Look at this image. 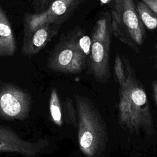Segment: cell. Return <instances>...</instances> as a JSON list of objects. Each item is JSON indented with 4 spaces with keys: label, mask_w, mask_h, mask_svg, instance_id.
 I'll use <instances>...</instances> for the list:
<instances>
[{
    "label": "cell",
    "mask_w": 157,
    "mask_h": 157,
    "mask_svg": "<svg viewBox=\"0 0 157 157\" xmlns=\"http://www.w3.org/2000/svg\"><path fill=\"white\" fill-rule=\"evenodd\" d=\"M110 15L113 35L134 52L140 53L146 34L134 1L114 0Z\"/></svg>",
    "instance_id": "7a4b0ae2"
},
{
    "label": "cell",
    "mask_w": 157,
    "mask_h": 157,
    "mask_svg": "<svg viewBox=\"0 0 157 157\" xmlns=\"http://www.w3.org/2000/svg\"><path fill=\"white\" fill-rule=\"evenodd\" d=\"M100 2L103 4H107L109 2H110L112 0H99Z\"/></svg>",
    "instance_id": "ac0fdd59"
},
{
    "label": "cell",
    "mask_w": 157,
    "mask_h": 157,
    "mask_svg": "<svg viewBox=\"0 0 157 157\" xmlns=\"http://www.w3.org/2000/svg\"><path fill=\"white\" fill-rule=\"evenodd\" d=\"M114 72L119 87L120 124L129 132L142 131L150 136L154 126L148 97L134 67L124 55L116 54Z\"/></svg>",
    "instance_id": "6da1fadb"
},
{
    "label": "cell",
    "mask_w": 157,
    "mask_h": 157,
    "mask_svg": "<svg viewBox=\"0 0 157 157\" xmlns=\"http://www.w3.org/2000/svg\"><path fill=\"white\" fill-rule=\"evenodd\" d=\"M55 0H33L34 10L37 13H40L45 11Z\"/></svg>",
    "instance_id": "4fadbf2b"
},
{
    "label": "cell",
    "mask_w": 157,
    "mask_h": 157,
    "mask_svg": "<svg viewBox=\"0 0 157 157\" xmlns=\"http://www.w3.org/2000/svg\"><path fill=\"white\" fill-rule=\"evenodd\" d=\"M86 55L78 41L72 39L63 43L54 52L49 61L52 69L64 73H78L85 66Z\"/></svg>",
    "instance_id": "5b68a950"
},
{
    "label": "cell",
    "mask_w": 157,
    "mask_h": 157,
    "mask_svg": "<svg viewBox=\"0 0 157 157\" xmlns=\"http://www.w3.org/2000/svg\"><path fill=\"white\" fill-rule=\"evenodd\" d=\"M136 8L144 26L150 30L157 29V14L142 1L137 2Z\"/></svg>",
    "instance_id": "8fae6325"
},
{
    "label": "cell",
    "mask_w": 157,
    "mask_h": 157,
    "mask_svg": "<svg viewBox=\"0 0 157 157\" xmlns=\"http://www.w3.org/2000/svg\"><path fill=\"white\" fill-rule=\"evenodd\" d=\"M151 87L153 93V96L155 98V100L156 101V103L157 104V81L155 80H153L151 83Z\"/></svg>",
    "instance_id": "2e32d148"
},
{
    "label": "cell",
    "mask_w": 157,
    "mask_h": 157,
    "mask_svg": "<svg viewBox=\"0 0 157 157\" xmlns=\"http://www.w3.org/2000/svg\"><path fill=\"white\" fill-rule=\"evenodd\" d=\"M49 107L50 115L53 122L59 126H61L63 121L62 113L61 111V105L58 93L55 89H53L51 91Z\"/></svg>",
    "instance_id": "7c38bea8"
},
{
    "label": "cell",
    "mask_w": 157,
    "mask_h": 157,
    "mask_svg": "<svg viewBox=\"0 0 157 157\" xmlns=\"http://www.w3.org/2000/svg\"><path fill=\"white\" fill-rule=\"evenodd\" d=\"M112 33L110 15L105 13L94 26L89 56L91 73L99 82H105L110 77L109 58Z\"/></svg>",
    "instance_id": "277c9868"
},
{
    "label": "cell",
    "mask_w": 157,
    "mask_h": 157,
    "mask_svg": "<svg viewBox=\"0 0 157 157\" xmlns=\"http://www.w3.org/2000/svg\"><path fill=\"white\" fill-rule=\"evenodd\" d=\"M78 115V140L81 151L94 157L102 149L106 133L98 112L85 98L75 96Z\"/></svg>",
    "instance_id": "3957f363"
},
{
    "label": "cell",
    "mask_w": 157,
    "mask_h": 157,
    "mask_svg": "<svg viewBox=\"0 0 157 157\" xmlns=\"http://www.w3.org/2000/svg\"><path fill=\"white\" fill-rule=\"evenodd\" d=\"M42 144L24 140L11 129L0 126V153L15 152L33 156L40 151Z\"/></svg>",
    "instance_id": "ba28073f"
},
{
    "label": "cell",
    "mask_w": 157,
    "mask_h": 157,
    "mask_svg": "<svg viewBox=\"0 0 157 157\" xmlns=\"http://www.w3.org/2000/svg\"><path fill=\"white\" fill-rule=\"evenodd\" d=\"M16 50V43L9 19L0 6V56H12Z\"/></svg>",
    "instance_id": "30bf717a"
},
{
    "label": "cell",
    "mask_w": 157,
    "mask_h": 157,
    "mask_svg": "<svg viewBox=\"0 0 157 157\" xmlns=\"http://www.w3.org/2000/svg\"><path fill=\"white\" fill-rule=\"evenodd\" d=\"M78 41L80 48L86 55V56L89 55L90 53V48L91 44V40L90 38L87 36H84L80 37Z\"/></svg>",
    "instance_id": "5bb4252c"
},
{
    "label": "cell",
    "mask_w": 157,
    "mask_h": 157,
    "mask_svg": "<svg viewBox=\"0 0 157 157\" xmlns=\"http://www.w3.org/2000/svg\"><path fill=\"white\" fill-rule=\"evenodd\" d=\"M77 2V0H55L45 11L27 17L25 32L43 25H51L58 22L70 12Z\"/></svg>",
    "instance_id": "52a82bcc"
},
{
    "label": "cell",
    "mask_w": 157,
    "mask_h": 157,
    "mask_svg": "<svg viewBox=\"0 0 157 157\" xmlns=\"http://www.w3.org/2000/svg\"><path fill=\"white\" fill-rule=\"evenodd\" d=\"M156 48V54L155 56V59H154V68L155 69V71L157 73V47Z\"/></svg>",
    "instance_id": "e0dca14e"
},
{
    "label": "cell",
    "mask_w": 157,
    "mask_h": 157,
    "mask_svg": "<svg viewBox=\"0 0 157 157\" xmlns=\"http://www.w3.org/2000/svg\"><path fill=\"white\" fill-rule=\"evenodd\" d=\"M157 14V0H140Z\"/></svg>",
    "instance_id": "9a60e30c"
},
{
    "label": "cell",
    "mask_w": 157,
    "mask_h": 157,
    "mask_svg": "<svg viewBox=\"0 0 157 157\" xmlns=\"http://www.w3.org/2000/svg\"><path fill=\"white\" fill-rule=\"evenodd\" d=\"M50 25H43L32 30L25 32L22 52L33 55L43 48L53 35Z\"/></svg>",
    "instance_id": "9c48e42d"
},
{
    "label": "cell",
    "mask_w": 157,
    "mask_h": 157,
    "mask_svg": "<svg viewBox=\"0 0 157 157\" xmlns=\"http://www.w3.org/2000/svg\"><path fill=\"white\" fill-rule=\"evenodd\" d=\"M31 106V97L23 90L7 84L0 88V116L6 119L26 118Z\"/></svg>",
    "instance_id": "8992f818"
}]
</instances>
